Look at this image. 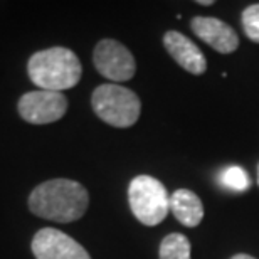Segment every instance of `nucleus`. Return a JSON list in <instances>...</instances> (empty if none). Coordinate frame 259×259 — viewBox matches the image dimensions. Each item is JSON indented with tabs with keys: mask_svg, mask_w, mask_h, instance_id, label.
Wrapping results in <instances>:
<instances>
[{
	"mask_svg": "<svg viewBox=\"0 0 259 259\" xmlns=\"http://www.w3.org/2000/svg\"><path fill=\"white\" fill-rule=\"evenodd\" d=\"M30 249L35 259H91L79 242L54 227L35 232Z\"/></svg>",
	"mask_w": 259,
	"mask_h": 259,
	"instance_id": "obj_7",
	"label": "nucleus"
},
{
	"mask_svg": "<svg viewBox=\"0 0 259 259\" xmlns=\"http://www.w3.org/2000/svg\"><path fill=\"white\" fill-rule=\"evenodd\" d=\"M231 259H256V257H252V256H249V254H244V252H239V254L232 256Z\"/></svg>",
	"mask_w": 259,
	"mask_h": 259,
	"instance_id": "obj_14",
	"label": "nucleus"
},
{
	"mask_svg": "<svg viewBox=\"0 0 259 259\" xmlns=\"http://www.w3.org/2000/svg\"><path fill=\"white\" fill-rule=\"evenodd\" d=\"M90 205V194L84 185L71 179H53L39 184L29 195V210L46 221H79Z\"/></svg>",
	"mask_w": 259,
	"mask_h": 259,
	"instance_id": "obj_1",
	"label": "nucleus"
},
{
	"mask_svg": "<svg viewBox=\"0 0 259 259\" xmlns=\"http://www.w3.org/2000/svg\"><path fill=\"white\" fill-rule=\"evenodd\" d=\"M67 98L58 91H29L20 96L17 111L20 118L32 125H49L59 121L67 111Z\"/></svg>",
	"mask_w": 259,
	"mask_h": 259,
	"instance_id": "obj_5",
	"label": "nucleus"
},
{
	"mask_svg": "<svg viewBox=\"0 0 259 259\" xmlns=\"http://www.w3.org/2000/svg\"><path fill=\"white\" fill-rule=\"evenodd\" d=\"M257 184H259V165H257Z\"/></svg>",
	"mask_w": 259,
	"mask_h": 259,
	"instance_id": "obj_16",
	"label": "nucleus"
},
{
	"mask_svg": "<svg viewBox=\"0 0 259 259\" xmlns=\"http://www.w3.org/2000/svg\"><path fill=\"white\" fill-rule=\"evenodd\" d=\"M163 46L174 61L190 74H204L207 69V61L202 51L179 30H168L163 35Z\"/></svg>",
	"mask_w": 259,
	"mask_h": 259,
	"instance_id": "obj_9",
	"label": "nucleus"
},
{
	"mask_svg": "<svg viewBox=\"0 0 259 259\" xmlns=\"http://www.w3.org/2000/svg\"><path fill=\"white\" fill-rule=\"evenodd\" d=\"M91 106L95 115L115 128H130L138 121L142 101L132 90L120 84L98 86L91 95Z\"/></svg>",
	"mask_w": 259,
	"mask_h": 259,
	"instance_id": "obj_3",
	"label": "nucleus"
},
{
	"mask_svg": "<svg viewBox=\"0 0 259 259\" xmlns=\"http://www.w3.org/2000/svg\"><path fill=\"white\" fill-rule=\"evenodd\" d=\"M30 81L44 91H64L74 88L82 76L79 58L71 49L49 48L37 51L27 63Z\"/></svg>",
	"mask_w": 259,
	"mask_h": 259,
	"instance_id": "obj_2",
	"label": "nucleus"
},
{
	"mask_svg": "<svg viewBox=\"0 0 259 259\" xmlns=\"http://www.w3.org/2000/svg\"><path fill=\"white\" fill-rule=\"evenodd\" d=\"M93 63L101 76L113 82L130 81L137 72V63L126 46L115 39H103L96 44Z\"/></svg>",
	"mask_w": 259,
	"mask_h": 259,
	"instance_id": "obj_6",
	"label": "nucleus"
},
{
	"mask_svg": "<svg viewBox=\"0 0 259 259\" xmlns=\"http://www.w3.org/2000/svg\"><path fill=\"white\" fill-rule=\"evenodd\" d=\"M170 210L185 227H197L204 219L202 200L187 189H179L170 195Z\"/></svg>",
	"mask_w": 259,
	"mask_h": 259,
	"instance_id": "obj_10",
	"label": "nucleus"
},
{
	"mask_svg": "<svg viewBox=\"0 0 259 259\" xmlns=\"http://www.w3.org/2000/svg\"><path fill=\"white\" fill-rule=\"evenodd\" d=\"M242 29L251 40L259 42V4L242 10Z\"/></svg>",
	"mask_w": 259,
	"mask_h": 259,
	"instance_id": "obj_13",
	"label": "nucleus"
},
{
	"mask_svg": "<svg viewBox=\"0 0 259 259\" xmlns=\"http://www.w3.org/2000/svg\"><path fill=\"white\" fill-rule=\"evenodd\" d=\"M128 202L133 215L143 226H158L170 210V195L160 180L138 175L130 182Z\"/></svg>",
	"mask_w": 259,
	"mask_h": 259,
	"instance_id": "obj_4",
	"label": "nucleus"
},
{
	"mask_svg": "<svg viewBox=\"0 0 259 259\" xmlns=\"http://www.w3.org/2000/svg\"><path fill=\"white\" fill-rule=\"evenodd\" d=\"M221 182L227 189L236 190V192H244L249 189V175H247L241 167H227L221 174Z\"/></svg>",
	"mask_w": 259,
	"mask_h": 259,
	"instance_id": "obj_12",
	"label": "nucleus"
},
{
	"mask_svg": "<svg viewBox=\"0 0 259 259\" xmlns=\"http://www.w3.org/2000/svg\"><path fill=\"white\" fill-rule=\"evenodd\" d=\"M190 241L184 234L172 232L160 242L158 259H190Z\"/></svg>",
	"mask_w": 259,
	"mask_h": 259,
	"instance_id": "obj_11",
	"label": "nucleus"
},
{
	"mask_svg": "<svg viewBox=\"0 0 259 259\" xmlns=\"http://www.w3.org/2000/svg\"><path fill=\"white\" fill-rule=\"evenodd\" d=\"M197 4H200V5H212L214 2H212V0H199Z\"/></svg>",
	"mask_w": 259,
	"mask_h": 259,
	"instance_id": "obj_15",
	"label": "nucleus"
},
{
	"mask_svg": "<svg viewBox=\"0 0 259 259\" xmlns=\"http://www.w3.org/2000/svg\"><path fill=\"white\" fill-rule=\"evenodd\" d=\"M190 29L197 37L221 54H231L239 48V37L224 20L215 17H194L190 22Z\"/></svg>",
	"mask_w": 259,
	"mask_h": 259,
	"instance_id": "obj_8",
	"label": "nucleus"
}]
</instances>
